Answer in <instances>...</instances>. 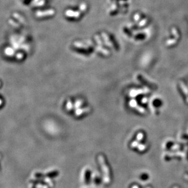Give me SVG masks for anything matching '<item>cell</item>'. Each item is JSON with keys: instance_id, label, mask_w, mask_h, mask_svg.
Returning a JSON list of instances; mask_svg holds the SVG:
<instances>
[{"instance_id": "cell-3", "label": "cell", "mask_w": 188, "mask_h": 188, "mask_svg": "<svg viewBox=\"0 0 188 188\" xmlns=\"http://www.w3.org/2000/svg\"><path fill=\"white\" fill-rule=\"evenodd\" d=\"M130 106L131 108H134V107L136 106L137 103H136V102L134 100H131V102L130 103Z\"/></svg>"}, {"instance_id": "cell-2", "label": "cell", "mask_w": 188, "mask_h": 188, "mask_svg": "<svg viewBox=\"0 0 188 188\" xmlns=\"http://www.w3.org/2000/svg\"><path fill=\"white\" fill-rule=\"evenodd\" d=\"M143 137H144V134H143L142 133H138V134L137 135V140H139V141H140V140H141L143 139Z\"/></svg>"}, {"instance_id": "cell-4", "label": "cell", "mask_w": 188, "mask_h": 188, "mask_svg": "<svg viewBox=\"0 0 188 188\" xmlns=\"http://www.w3.org/2000/svg\"><path fill=\"white\" fill-rule=\"evenodd\" d=\"M138 149H139L140 151H143L144 150L146 149V146H145L144 145L140 144V145H139V146H138Z\"/></svg>"}, {"instance_id": "cell-1", "label": "cell", "mask_w": 188, "mask_h": 188, "mask_svg": "<svg viewBox=\"0 0 188 188\" xmlns=\"http://www.w3.org/2000/svg\"><path fill=\"white\" fill-rule=\"evenodd\" d=\"M102 35H103V38L105 39H106V40H105V43H106V45L107 46L111 47H111H112V43H111L110 42L108 41V36H107V35H106L105 33H102Z\"/></svg>"}, {"instance_id": "cell-8", "label": "cell", "mask_w": 188, "mask_h": 188, "mask_svg": "<svg viewBox=\"0 0 188 188\" xmlns=\"http://www.w3.org/2000/svg\"><path fill=\"white\" fill-rule=\"evenodd\" d=\"M147 102V99L146 98L143 99V100H142V102H143H143H144V103H146Z\"/></svg>"}, {"instance_id": "cell-6", "label": "cell", "mask_w": 188, "mask_h": 188, "mask_svg": "<svg viewBox=\"0 0 188 188\" xmlns=\"http://www.w3.org/2000/svg\"><path fill=\"white\" fill-rule=\"evenodd\" d=\"M137 109V111H138L139 112H140V113H144V112H145V110H144V108H143L139 107V109Z\"/></svg>"}, {"instance_id": "cell-5", "label": "cell", "mask_w": 188, "mask_h": 188, "mask_svg": "<svg viewBox=\"0 0 188 188\" xmlns=\"http://www.w3.org/2000/svg\"><path fill=\"white\" fill-rule=\"evenodd\" d=\"M81 103H82V102H81V100H78V101L77 102V104H78V105H76V108H78L80 106H81Z\"/></svg>"}, {"instance_id": "cell-7", "label": "cell", "mask_w": 188, "mask_h": 188, "mask_svg": "<svg viewBox=\"0 0 188 188\" xmlns=\"http://www.w3.org/2000/svg\"><path fill=\"white\" fill-rule=\"evenodd\" d=\"M137 146V142H133L132 144H131V147H136Z\"/></svg>"}]
</instances>
